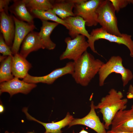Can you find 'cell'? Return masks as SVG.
Segmentation results:
<instances>
[{
	"mask_svg": "<svg viewBox=\"0 0 133 133\" xmlns=\"http://www.w3.org/2000/svg\"><path fill=\"white\" fill-rule=\"evenodd\" d=\"M31 64L19 53L13 56L12 69V73L15 77L24 78L32 67Z\"/></svg>",
	"mask_w": 133,
	"mask_h": 133,
	"instance_id": "ac0fdd59",
	"label": "cell"
},
{
	"mask_svg": "<svg viewBox=\"0 0 133 133\" xmlns=\"http://www.w3.org/2000/svg\"><path fill=\"white\" fill-rule=\"evenodd\" d=\"M64 41L66 47L60 57L61 60L68 59L75 61L87 51L89 47L85 37L83 35H79L73 39L67 37Z\"/></svg>",
	"mask_w": 133,
	"mask_h": 133,
	"instance_id": "8992f818",
	"label": "cell"
},
{
	"mask_svg": "<svg viewBox=\"0 0 133 133\" xmlns=\"http://www.w3.org/2000/svg\"><path fill=\"white\" fill-rule=\"evenodd\" d=\"M102 0H82L75 5L73 11L75 16L82 17L87 26H96L98 23L96 11Z\"/></svg>",
	"mask_w": 133,
	"mask_h": 133,
	"instance_id": "52a82bcc",
	"label": "cell"
},
{
	"mask_svg": "<svg viewBox=\"0 0 133 133\" xmlns=\"http://www.w3.org/2000/svg\"><path fill=\"white\" fill-rule=\"evenodd\" d=\"M74 69V62H69L67 63L64 66L56 68L46 75L34 76L28 74L23 80L29 83L36 84L42 83L50 84L53 83L57 79L64 75L67 74L72 75Z\"/></svg>",
	"mask_w": 133,
	"mask_h": 133,
	"instance_id": "ba28073f",
	"label": "cell"
},
{
	"mask_svg": "<svg viewBox=\"0 0 133 133\" xmlns=\"http://www.w3.org/2000/svg\"><path fill=\"white\" fill-rule=\"evenodd\" d=\"M122 61V58L120 56H114L111 57L106 63H104L98 73L100 86L104 85L106 79L113 73L121 75L124 87L132 79L133 75L132 72L130 69L124 67Z\"/></svg>",
	"mask_w": 133,
	"mask_h": 133,
	"instance_id": "3957f363",
	"label": "cell"
},
{
	"mask_svg": "<svg viewBox=\"0 0 133 133\" xmlns=\"http://www.w3.org/2000/svg\"><path fill=\"white\" fill-rule=\"evenodd\" d=\"M27 133H34L33 132H28Z\"/></svg>",
	"mask_w": 133,
	"mask_h": 133,
	"instance_id": "d6a6232c",
	"label": "cell"
},
{
	"mask_svg": "<svg viewBox=\"0 0 133 133\" xmlns=\"http://www.w3.org/2000/svg\"><path fill=\"white\" fill-rule=\"evenodd\" d=\"M11 0H0V12L4 11L6 13H8L9 5Z\"/></svg>",
	"mask_w": 133,
	"mask_h": 133,
	"instance_id": "484cf974",
	"label": "cell"
},
{
	"mask_svg": "<svg viewBox=\"0 0 133 133\" xmlns=\"http://www.w3.org/2000/svg\"><path fill=\"white\" fill-rule=\"evenodd\" d=\"M0 30L6 44L11 48L13 43L15 25L13 15L4 11L0 12Z\"/></svg>",
	"mask_w": 133,
	"mask_h": 133,
	"instance_id": "4fadbf2b",
	"label": "cell"
},
{
	"mask_svg": "<svg viewBox=\"0 0 133 133\" xmlns=\"http://www.w3.org/2000/svg\"><path fill=\"white\" fill-rule=\"evenodd\" d=\"M82 0H52L53 12L59 17L64 20L70 16H75L73 11L75 5Z\"/></svg>",
	"mask_w": 133,
	"mask_h": 133,
	"instance_id": "e0dca14e",
	"label": "cell"
},
{
	"mask_svg": "<svg viewBox=\"0 0 133 133\" xmlns=\"http://www.w3.org/2000/svg\"><path fill=\"white\" fill-rule=\"evenodd\" d=\"M26 7L30 12L33 10L47 11L52 7V0H24Z\"/></svg>",
	"mask_w": 133,
	"mask_h": 133,
	"instance_id": "603a6c76",
	"label": "cell"
},
{
	"mask_svg": "<svg viewBox=\"0 0 133 133\" xmlns=\"http://www.w3.org/2000/svg\"><path fill=\"white\" fill-rule=\"evenodd\" d=\"M0 53L3 56L12 55L11 48L6 44L2 35H0Z\"/></svg>",
	"mask_w": 133,
	"mask_h": 133,
	"instance_id": "d4e9b609",
	"label": "cell"
},
{
	"mask_svg": "<svg viewBox=\"0 0 133 133\" xmlns=\"http://www.w3.org/2000/svg\"><path fill=\"white\" fill-rule=\"evenodd\" d=\"M36 86L35 84L28 83L14 77L10 81L0 83V94L7 92L11 97L19 93L27 94Z\"/></svg>",
	"mask_w": 133,
	"mask_h": 133,
	"instance_id": "30bf717a",
	"label": "cell"
},
{
	"mask_svg": "<svg viewBox=\"0 0 133 133\" xmlns=\"http://www.w3.org/2000/svg\"><path fill=\"white\" fill-rule=\"evenodd\" d=\"M41 21L42 26L38 32L39 37L45 49L50 50H53L55 48L56 44L51 39L50 35L53 30L59 24L55 22Z\"/></svg>",
	"mask_w": 133,
	"mask_h": 133,
	"instance_id": "ffe728a7",
	"label": "cell"
},
{
	"mask_svg": "<svg viewBox=\"0 0 133 133\" xmlns=\"http://www.w3.org/2000/svg\"><path fill=\"white\" fill-rule=\"evenodd\" d=\"M95 106L92 101L90 110L88 114L82 118H74L68 125V128L75 125H83L91 129L97 133H106L104 124L101 122L96 113Z\"/></svg>",
	"mask_w": 133,
	"mask_h": 133,
	"instance_id": "9c48e42d",
	"label": "cell"
},
{
	"mask_svg": "<svg viewBox=\"0 0 133 133\" xmlns=\"http://www.w3.org/2000/svg\"><path fill=\"white\" fill-rule=\"evenodd\" d=\"M116 12L118 13L121 9L126 7L128 4H133V0H110Z\"/></svg>",
	"mask_w": 133,
	"mask_h": 133,
	"instance_id": "cb8c5ba5",
	"label": "cell"
},
{
	"mask_svg": "<svg viewBox=\"0 0 133 133\" xmlns=\"http://www.w3.org/2000/svg\"><path fill=\"white\" fill-rule=\"evenodd\" d=\"M5 133H14V132H11V133H9V132H8V131H5Z\"/></svg>",
	"mask_w": 133,
	"mask_h": 133,
	"instance_id": "1f68e13d",
	"label": "cell"
},
{
	"mask_svg": "<svg viewBox=\"0 0 133 133\" xmlns=\"http://www.w3.org/2000/svg\"><path fill=\"white\" fill-rule=\"evenodd\" d=\"M9 10L18 19L34 24V17L27 9L24 0H14Z\"/></svg>",
	"mask_w": 133,
	"mask_h": 133,
	"instance_id": "d6986e66",
	"label": "cell"
},
{
	"mask_svg": "<svg viewBox=\"0 0 133 133\" xmlns=\"http://www.w3.org/2000/svg\"><path fill=\"white\" fill-rule=\"evenodd\" d=\"M30 13L34 18H38L41 21L50 20L53 21L63 25L68 29V26L64 20L57 16L51 9L47 11L35 10Z\"/></svg>",
	"mask_w": 133,
	"mask_h": 133,
	"instance_id": "44dd1931",
	"label": "cell"
},
{
	"mask_svg": "<svg viewBox=\"0 0 133 133\" xmlns=\"http://www.w3.org/2000/svg\"><path fill=\"white\" fill-rule=\"evenodd\" d=\"M106 133H133L121 131L114 130L111 129V130L107 131Z\"/></svg>",
	"mask_w": 133,
	"mask_h": 133,
	"instance_id": "83f0119b",
	"label": "cell"
},
{
	"mask_svg": "<svg viewBox=\"0 0 133 133\" xmlns=\"http://www.w3.org/2000/svg\"><path fill=\"white\" fill-rule=\"evenodd\" d=\"M123 94L120 91L111 89L108 94L101 99L95 109H99L102 114L106 129H109L116 113L120 110H125L128 101L126 98L123 99Z\"/></svg>",
	"mask_w": 133,
	"mask_h": 133,
	"instance_id": "7a4b0ae2",
	"label": "cell"
},
{
	"mask_svg": "<svg viewBox=\"0 0 133 133\" xmlns=\"http://www.w3.org/2000/svg\"><path fill=\"white\" fill-rule=\"evenodd\" d=\"M90 34V38L87 41L89 47L94 53L99 54L95 48V42L99 39H103L111 42L124 45L129 49L130 56L133 57V41L131 35L122 33L121 36H118L108 33L101 27L93 29Z\"/></svg>",
	"mask_w": 133,
	"mask_h": 133,
	"instance_id": "5b68a950",
	"label": "cell"
},
{
	"mask_svg": "<svg viewBox=\"0 0 133 133\" xmlns=\"http://www.w3.org/2000/svg\"><path fill=\"white\" fill-rule=\"evenodd\" d=\"M96 12L98 23L101 28L111 34L118 36L122 35L118 27L116 11L110 0H102Z\"/></svg>",
	"mask_w": 133,
	"mask_h": 133,
	"instance_id": "277c9868",
	"label": "cell"
},
{
	"mask_svg": "<svg viewBox=\"0 0 133 133\" xmlns=\"http://www.w3.org/2000/svg\"><path fill=\"white\" fill-rule=\"evenodd\" d=\"M13 55L9 56L1 62L0 67V83L10 81L14 78L12 65Z\"/></svg>",
	"mask_w": 133,
	"mask_h": 133,
	"instance_id": "7402d4cb",
	"label": "cell"
},
{
	"mask_svg": "<svg viewBox=\"0 0 133 133\" xmlns=\"http://www.w3.org/2000/svg\"><path fill=\"white\" fill-rule=\"evenodd\" d=\"M27 107H24L22 111L25 114L27 118L29 120H33L38 122L43 125L46 131L44 133H62L61 129L68 125L74 119L72 116L68 112L66 116L63 119L56 122H52L46 123L41 122L32 116L28 112Z\"/></svg>",
	"mask_w": 133,
	"mask_h": 133,
	"instance_id": "5bb4252c",
	"label": "cell"
},
{
	"mask_svg": "<svg viewBox=\"0 0 133 133\" xmlns=\"http://www.w3.org/2000/svg\"><path fill=\"white\" fill-rule=\"evenodd\" d=\"M15 25L14 40L11 50L12 54L18 53L20 47L24 39L30 32L35 28L34 24L19 20L13 15Z\"/></svg>",
	"mask_w": 133,
	"mask_h": 133,
	"instance_id": "7c38bea8",
	"label": "cell"
},
{
	"mask_svg": "<svg viewBox=\"0 0 133 133\" xmlns=\"http://www.w3.org/2000/svg\"><path fill=\"white\" fill-rule=\"evenodd\" d=\"M111 125L112 130L133 133V108L118 111Z\"/></svg>",
	"mask_w": 133,
	"mask_h": 133,
	"instance_id": "8fae6325",
	"label": "cell"
},
{
	"mask_svg": "<svg viewBox=\"0 0 133 133\" xmlns=\"http://www.w3.org/2000/svg\"><path fill=\"white\" fill-rule=\"evenodd\" d=\"M74 62V69L72 76L76 83L84 86L88 85L104 63L95 59L87 51Z\"/></svg>",
	"mask_w": 133,
	"mask_h": 133,
	"instance_id": "6da1fadb",
	"label": "cell"
},
{
	"mask_svg": "<svg viewBox=\"0 0 133 133\" xmlns=\"http://www.w3.org/2000/svg\"><path fill=\"white\" fill-rule=\"evenodd\" d=\"M127 97L128 99H133V86L131 84L129 86ZM133 108V104L131 106V108Z\"/></svg>",
	"mask_w": 133,
	"mask_h": 133,
	"instance_id": "4316f807",
	"label": "cell"
},
{
	"mask_svg": "<svg viewBox=\"0 0 133 133\" xmlns=\"http://www.w3.org/2000/svg\"><path fill=\"white\" fill-rule=\"evenodd\" d=\"M5 111V107L3 104L0 102V113H2Z\"/></svg>",
	"mask_w": 133,
	"mask_h": 133,
	"instance_id": "f1b7e54d",
	"label": "cell"
},
{
	"mask_svg": "<svg viewBox=\"0 0 133 133\" xmlns=\"http://www.w3.org/2000/svg\"><path fill=\"white\" fill-rule=\"evenodd\" d=\"M72 133H75L74 131H73ZM89 133L87 131L85 130L83 128L81 131L79 133Z\"/></svg>",
	"mask_w": 133,
	"mask_h": 133,
	"instance_id": "f546056e",
	"label": "cell"
},
{
	"mask_svg": "<svg viewBox=\"0 0 133 133\" xmlns=\"http://www.w3.org/2000/svg\"><path fill=\"white\" fill-rule=\"evenodd\" d=\"M7 57V56L2 55H0V61L1 62L4 60Z\"/></svg>",
	"mask_w": 133,
	"mask_h": 133,
	"instance_id": "4dcf8cb0",
	"label": "cell"
},
{
	"mask_svg": "<svg viewBox=\"0 0 133 133\" xmlns=\"http://www.w3.org/2000/svg\"><path fill=\"white\" fill-rule=\"evenodd\" d=\"M45 49L40 39L38 33L32 31L26 36L22 43L19 54L26 58L31 52Z\"/></svg>",
	"mask_w": 133,
	"mask_h": 133,
	"instance_id": "2e32d148",
	"label": "cell"
},
{
	"mask_svg": "<svg viewBox=\"0 0 133 133\" xmlns=\"http://www.w3.org/2000/svg\"><path fill=\"white\" fill-rule=\"evenodd\" d=\"M64 21L67 25L68 34L73 39L80 35H83L89 40L90 34L85 28L86 21L81 17L75 16L68 17Z\"/></svg>",
	"mask_w": 133,
	"mask_h": 133,
	"instance_id": "9a60e30c",
	"label": "cell"
}]
</instances>
